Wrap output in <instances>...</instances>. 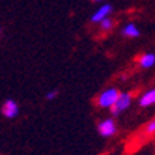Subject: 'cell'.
<instances>
[{
	"mask_svg": "<svg viewBox=\"0 0 155 155\" xmlns=\"http://www.w3.org/2000/svg\"><path fill=\"white\" fill-rule=\"evenodd\" d=\"M2 113L7 118H14L19 114V105L13 100H6L3 104V108H2Z\"/></svg>",
	"mask_w": 155,
	"mask_h": 155,
	"instance_id": "cell-4",
	"label": "cell"
},
{
	"mask_svg": "<svg viewBox=\"0 0 155 155\" xmlns=\"http://www.w3.org/2000/svg\"><path fill=\"white\" fill-rule=\"evenodd\" d=\"M117 131V127H115V122L111 120V118H107L98 124V132L103 137H111L115 134Z\"/></svg>",
	"mask_w": 155,
	"mask_h": 155,
	"instance_id": "cell-3",
	"label": "cell"
},
{
	"mask_svg": "<svg viewBox=\"0 0 155 155\" xmlns=\"http://www.w3.org/2000/svg\"><path fill=\"white\" fill-rule=\"evenodd\" d=\"M140 64L144 68H148V67H152L155 64V56L154 54H144L140 60Z\"/></svg>",
	"mask_w": 155,
	"mask_h": 155,
	"instance_id": "cell-8",
	"label": "cell"
},
{
	"mask_svg": "<svg viewBox=\"0 0 155 155\" xmlns=\"http://www.w3.org/2000/svg\"><path fill=\"white\" fill-rule=\"evenodd\" d=\"M118 95H120V93L115 88H108L98 97L97 103L101 108H111L117 101Z\"/></svg>",
	"mask_w": 155,
	"mask_h": 155,
	"instance_id": "cell-1",
	"label": "cell"
},
{
	"mask_svg": "<svg viewBox=\"0 0 155 155\" xmlns=\"http://www.w3.org/2000/svg\"><path fill=\"white\" fill-rule=\"evenodd\" d=\"M111 12H113V7L110 5L101 6V7L91 16V21H93V23H101L105 17H108V14L111 13Z\"/></svg>",
	"mask_w": 155,
	"mask_h": 155,
	"instance_id": "cell-5",
	"label": "cell"
},
{
	"mask_svg": "<svg viewBox=\"0 0 155 155\" xmlns=\"http://www.w3.org/2000/svg\"><path fill=\"white\" fill-rule=\"evenodd\" d=\"M145 131L148 132V134H154V132H155V118H154V120H151V121L147 124Z\"/></svg>",
	"mask_w": 155,
	"mask_h": 155,
	"instance_id": "cell-10",
	"label": "cell"
},
{
	"mask_svg": "<svg viewBox=\"0 0 155 155\" xmlns=\"http://www.w3.org/2000/svg\"><path fill=\"white\" fill-rule=\"evenodd\" d=\"M130 104H131V95L122 93V94L118 95L115 104L111 107V113H113L114 115H118V114L122 113L124 110H127V108L130 107Z\"/></svg>",
	"mask_w": 155,
	"mask_h": 155,
	"instance_id": "cell-2",
	"label": "cell"
},
{
	"mask_svg": "<svg viewBox=\"0 0 155 155\" xmlns=\"http://www.w3.org/2000/svg\"><path fill=\"white\" fill-rule=\"evenodd\" d=\"M93 2H103V0H93Z\"/></svg>",
	"mask_w": 155,
	"mask_h": 155,
	"instance_id": "cell-12",
	"label": "cell"
},
{
	"mask_svg": "<svg viewBox=\"0 0 155 155\" xmlns=\"http://www.w3.org/2000/svg\"><path fill=\"white\" fill-rule=\"evenodd\" d=\"M100 24H101V28H103V30H110V28L113 27V20L108 19V17H105V19H104Z\"/></svg>",
	"mask_w": 155,
	"mask_h": 155,
	"instance_id": "cell-9",
	"label": "cell"
},
{
	"mask_svg": "<svg viewBox=\"0 0 155 155\" xmlns=\"http://www.w3.org/2000/svg\"><path fill=\"white\" fill-rule=\"evenodd\" d=\"M122 34L127 36V37H138V36H140V31H138V28L135 27V24L128 23L125 27L122 28Z\"/></svg>",
	"mask_w": 155,
	"mask_h": 155,
	"instance_id": "cell-7",
	"label": "cell"
},
{
	"mask_svg": "<svg viewBox=\"0 0 155 155\" xmlns=\"http://www.w3.org/2000/svg\"><path fill=\"white\" fill-rule=\"evenodd\" d=\"M57 97V91L54 90V91H48L47 94H46V98L47 100H53V98H56Z\"/></svg>",
	"mask_w": 155,
	"mask_h": 155,
	"instance_id": "cell-11",
	"label": "cell"
},
{
	"mask_svg": "<svg viewBox=\"0 0 155 155\" xmlns=\"http://www.w3.org/2000/svg\"><path fill=\"white\" fill-rule=\"evenodd\" d=\"M152 104H155V88L145 93L140 98V105H142V107H148V105H152Z\"/></svg>",
	"mask_w": 155,
	"mask_h": 155,
	"instance_id": "cell-6",
	"label": "cell"
},
{
	"mask_svg": "<svg viewBox=\"0 0 155 155\" xmlns=\"http://www.w3.org/2000/svg\"><path fill=\"white\" fill-rule=\"evenodd\" d=\"M0 33H2V28H0Z\"/></svg>",
	"mask_w": 155,
	"mask_h": 155,
	"instance_id": "cell-13",
	"label": "cell"
}]
</instances>
